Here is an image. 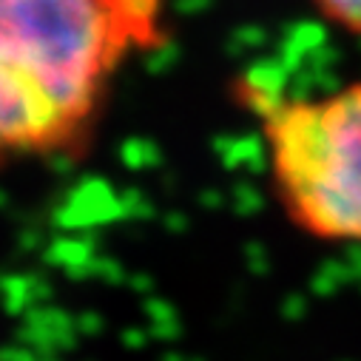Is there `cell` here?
<instances>
[{
	"label": "cell",
	"mask_w": 361,
	"mask_h": 361,
	"mask_svg": "<svg viewBox=\"0 0 361 361\" xmlns=\"http://www.w3.org/2000/svg\"><path fill=\"white\" fill-rule=\"evenodd\" d=\"M168 0H0V162L77 148L120 71L165 43Z\"/></svg>",
	"instance_id": "1"
},
{
	"label": "cell",
	"mask_w": 361,
	"mask_h": 361,
	"mask_svg": "<svg viewBox=\"0 0 361 361\" xmlns=\"http://www.w3.org/2000/svg\"><path fill=\"white\" fill-rule=\"evenodd\" d=\"M270 183L288 219L361 245V82L316 97H256Z\"/></svg>",
	"instance_id": "2"
},
{
	"label": "cell",
	"mask_w": 361,
	"mask_h": 361,
	"mask_svg": "<svg viewBox=\"0 0 361 361\" xmlns=\"http://www.w3.org/2000/svg\"><path fill=\"white\" fill-rule=\"evenodd\" d=\"M310 4L330 26L361 37V0H310Z\"/></svg>",
	"instance_id": "3"
}]
</instances>
